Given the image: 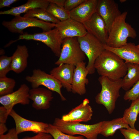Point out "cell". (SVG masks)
<instances>
[{
	"mask_svg": "<svg viewBox=\"0 0 139 139\" xmlns=\"http://www.w3.org/2000/svg\"><path fill=\"white\" fill-rule=\"evenodd\" d=\"M102 121L91 125L80 123L66 122L62 119L56 118L53 125L64 133L70 135H79L87 139H97L101 129Z\"/></svg>",
	"mask_w": 139,
	"mask_h": 139,
	"instance_id": "obj_4",
	"label": "cell"
},
{
	"mask_svg": "<svg viewBox=\"0 0 139 139\" xmlns=\"http://www.w3.org/2000/svg\"><path fill=\"white\" fill-rule=\"evenodd\" d=\"M98 0H85L70 11V18L83 23L96 12Z\"/></svg>",
	"mask_w": 139,
	"mask_h": 139,
	"instance_id": "obj_20",
	"label": "cell"
},
{
	"mask_svg": "<svg viewBox=\"0 0 139 139\" xmlns=\"http://www.w3.org/2000/svg\"><path fill=\"white\" fill-rule=\"evenodd\" d=\"M96 12L105 22L108 33L115 20L121 13L118 4L113 0H98Z\"/></svg>",
	"mask_w": 139,
	"mask_h": 139,
	"instance_id": "obj_12",
	"label": "cell"
},
{
	"mask_svg": "<svg viewBox=\"0 0 139 139\" xmlns=\"http://www.w3.org/2000/svg\"><path fill=\"white\" fill-rule=\"evenodd\" d=\"M25 79L31 83L32 88L44 86L49 90L57 93L62 101L66 100L61 91L62 85L58 80L50 74H47L40 69H34L33 71L32 75L27 76Z\"/></svg>",
	"mask_w": 139,
	"mask_h": 139,
	"instance_id": "obj_9",
	"label": "cell"
},
{
	"mask_svg": "<svg viewBox=\"0 0 139 139\" xmlns=\"http://www.w3.org/2000/svg\"><path fill=\"white\" fill-rule=\"evenodd\" d=\"M29 54L28 49L24 45H18L12 56L11 71L20 73L27 68Z\"/></svg>",
	"mask_w": 139,
	"mask_h": 139,
	"instance_id": "obj_21",
	"label": "cell"
},
{
	"mask_svg": "<svg viewBox=\"0 0 139 139\" xmlns=\"http://www.w3.org/2000/svg\"><path fill=\"white\" fill-rule=\"evenodd\" d=\"M139 97V81L132 88L126 91L123 99L125 101L132 100Z\"/></svg>",
	"mask_w": 139,
	"mask_h": 139,
	"instance_id": "obj_31",
	"label": "cell"
},
{
	"mask_svg": "<svg viewBox=\"0 0 139 139\" xmlns=\"http://www.w3.org/2000/svg\"><path fill=\"white\" fill-rule=\"evenodd\" d=\"M24 17L37 18L40 20L56 24L60 21L48 12L46 10L41 8H36L29 11L24 15Z\"/></svg>",
	"mask_w": 139,
	"mask_h": 139,
	"instance_id": "obj_26",
	"label": "cell"
},
{
	"mask_svg": "<svg viewBox=\"0 0 139 139\" xmlns=\"http://www.w3.org/2000/svg\"><path fill=\"white\" fill-rule=\"evenodd\" d=\"M2 24L10 32L20 35L24 33V29L29 27H38L41 28L43 32H47L55 28V24L38 20L36 18L22 17L20 15L15 16L10 21H4Z\"/></svg>",
	"mask_w": 139,
	"mask_h": 139,
	"instance_id": "obj_7",
	"label": "cell"
},
{
	"mask_svg": "<svg viewBox=\"0 0 139 139\" xmlns=\"http://www.w3.org/2000/svg\"><path fill=\"white\" fill-rule=\"evenodd\" d=\"M85 65L84 62L77 64L75 66L73 77L72 92L81 95L86 93L85 85L89 83L86 78L89 73Z\"/></svg>",
	"mask_w": 139,
	"mask_h": 139,
	"instance_id": "obj_17",
	"label": "cell"
},
{
	"mask_svg": "<svg viewBox=\"0 0 139 139\" xmlns=\"http://www.w3.org/2000/svg\"><path fill=\"white\" fill-rule=\"evenodd\" d=\"M7 130L5 124L0 123V135L4 134Z\"/></svg>",
	"mask_w": 139,
	"mask_h": 139,
	"instance_id": "obj_39",
	"label": "cell"
},
{
	"mask_svg": "<svg viewBox=\"0 0 139 139\" xmlns=\"http://www.w3.org/2000/svg\"><path fill=\"white\" fill-rule=\"evenodd\" d=\"M126 1V0H120L119 1V2L121 3H123L125 2Z\"/></svg>",
	"mask_w": 139,
	"mask_h": 139,
	"instance_id": "obj_40",
	"label": "cell"
},
{
	"mask_svg": "<svg viewBox=\"0 0 139 139\" xmlns=\"http://www.w3.org/2000/svg\"><path fill=\"white\" fill-rule=\"evenodd\" d=\"M77 38L81 50L88 59L86 68L89 74H93L95 72V60L105 49L104 45L88 33L84 36Z\"/></svg>",
	"mask_w": 139,
	"mask_h": 139,
	"instance_id": "obj_6",
	"label": "cell"
},
{
	"mask_svg": "<svg viewBox=\"0 0 139 139\" xmlns=\"http://www.w3.org/2000/svg\"><path fill=\"white\" fill-rule=\"evenodd\" d=\"M127 11L121 13L115 20L108 33L106 45L114 48H118L127 44L128 38H135L137 36L135 29L126 22Z\"/></svg>",
	"mask_w": 139,
	"mask_h": 139,
	"instance_id": "obj_2",
	"label": "cell"
},
{
	"mask_svg": "<svg viewBox=\"0 0 139 139\" xmlns=\"http://www.w3.org/2000/svg\"><path fill=\"white\" fill-rule=\"evenodd\" d=\"M89 103V99H85L80 105L63 115L62 119L65 121L73 123L88 121L91 119L93 114Z\"/></svg>",
	"mask_w": 139,
	"mask_h": 139,
	"instance_id": "obj_15",
	"label": "cell"
},
{
	"mask_svg": "<svg viewBox=\"0 0 139 139\" xmlns=\"http://www.w3.org/2000/svg\"><path fill=\"white\" fill-rule=\"evenodd\" d=\"M85 0H66L64 7L67 10L70 11L75 8Z\"/></svg>",
	"mask_w": 139,
	"mask_h": 139,
	"instance_id": "obj_33",
	"label": "cell"
},
{
	"mask_svg": "<svg viewBox=\"0 0 139 139\" xmlns=\"http://www.w3.org/2000/svg\"><path fill=\"white\" fill-rule=\"evenodd\" d=\"M55 64H67L75 66L84 62L85 55L80 47L77 37L66 38L63 40L60 54Z\"/></svg>",
	"mask_w": 139,
	"mask_h": 139,
	"instance_id": "obj_5",
	"label": "cell"
},
{
	"mask_svg": "<svg viewBox=\"0 0 139 139\" xmlns=\"http://www.w3.org/2000/svg\"><path fill=\"white\" fill-rule=\"evenodd\" d=\"M9 115L14 121L15 129L18 135L23 132L28 131L37 134L41 132L48 133L46 129L48 124L27 119L19 115L13 109L10 112Z\"/></svg>",
	"mask_w": 139,
	"mask_h": 139,
	"instance_id": "obj_13",
	"label": "cell"
},
{
	"mask_svg": "<svg viewBox=\"0 0 139 139\" xmlns=\"http://www.w3.org/2000/svg\"><path fill=\"white\" fill-rule=\"evenodd\" d=\"M139 114V97L132 100L129 107L125 109L123 117L130 127L135 128V124Z\"/></svg>",
	"mask_w": 139,
	"mask_h": 139,
	"instance_id": "obj_25",
	"label": "cell"
},
{
	"mask_svg": "<svg viewBox=\"0 0 139 139\" xmlns=\"http://www.w3.org/2000/svg\"><path fill=\"white\" fill-rule=\"evenodd\" d=\"M121 133L125 139H139V131L130 127L127 128H121L120 129Z\"/></svg>",
	"mask_w": 139,
	"mask_h": 139,
	"instance_id": "obj_32",
	"label": "cell"
},
{
	"mask_svg": "<svg viewBox=\"0 0 139 139\" xmlns=\"http://www.w3.org/2000/svg\"><path fill=\"white\" fill-rule=\"evenodd\" d=\"M88 32L92 35L104 45H106L108 32L104 20L97 12L82 23Z\"/></svg>",
	"mask_w": 139,
	"mask_h": 139,
	"instance_id": "obj_11",
	"label": "cell"
},
{
	"mask_svg": "<svg viewBox=\"0 0 139 139\" xmlns=\"http://www.w3.org/2000/svg\"><path fill=\"white\" fill-rule=\"evenodd\" d=\"M21 139H54L52 136L47 133L41 132L32 136H26Z\"/></svg>",
	"mask_w": 139,
	"mask_h": 139,
	"instance_id": "obj_35",
	"label": "cell"
},
{
	"mask_svg": "<svg viewBox=\"0 0 139 139\" xmlns=\"http://www.w3.org/2000/svg\"><path fill=\"white\" fill-rule=\"evenodd\" d=\"M21 39L41 42L49 47L56 56L59 57L60 56L63 39L56 28L47 32L20 35L17 40Z\"/></svg>",
	"mask_w": 139,
	"mask_h": 139,
	"instance_id": "obj_8",
	"label": "cell"
},
{
	"mask_svg": "<svg viewBox=\"0 0 139 139\" xmlns=\"http://www.w3.org/2000/svg\"><path fill=\"white\" fill-rule=\"evenodd\" d=\"M105 49L116 54L126 63L139 64V48L137 45L131 42L118 48L112 47L104 45Z\"/></svg>",
	"mask_w": 139,
	"mask_h": 139,
	"instance_id": "obj_18",
	"label": "cell"
},
{
	"mask_svg": "<svg viewBox=\"0 0 139 139\" xmlns=\"http://www.w3.org/2000/svg\"><path fill=\"white\" fill-rule=\"evenodd\" d=\"M46 11L60 21L70 18V11L53 3H50Z\"/></svg>",
	"mask_w": 139,
	"mask_h": 139,
	"instance_id": "obj_27",
	"label": "cell"
},
{
	"mask_svg": "<svg viewBox=\"0 0 139 139\" xmlns=\"http://www.w3.org/2000/svg\"><path fill=\"white\" fill-rule=\"evenodd\" d=\"M29 99L33 101L32 107L37 110H46L50 107L53 99V93L48 89L42 88L30 89Z\"/></svg>",
	"mask_w": 139,
	"mask_h": 139,
	"instance_id": "obj_16",
	"label": "cell"
},
{
	"mask_svg": "<svg viewBox=\"0 0 139 139\" xmlns=\"http://www.w3.org/2000/svg\"><path fill=\"white\" fill-rule=\"evenodd\" d=\"M0 139H19L15 128L9 129L7 133L0 135Z\"/></svg>",
	"mask_w": 139,
	"mask_h": 139,
	"instance_id": "obj_34",
	"label": "cell"
},
{
	"mask_svg": "<svg viewBox=\"0 0 139 139\" xmlns=\"http://www.w3.org/2000/svg\"><path fill=\"white\" fill-rule=\"evenodd\" d=\"M129 127L123 117L111 120L102 121L100 134L108 137L113 135L118 129L127 128Z\"/></svg>",
	"mask_w": 139,
	"mask_h": 139,
	"instance_id": "obj_23",
	"label": "cell"
},
{
	"mask_svg": "<svg viewBox=\"0 0 139 139\" xmlns=\"http://www.w3.org/2000/svg\"><path fill=\"white\" fill-rule=\"evenodd\" d=\"M30 90L28 86L24 83L16 91L8 95L0 96V103L6 108L9 115L16 104L26 105L29 104Z\"/></svg>",
	"mask_w": 139,
	"mask_h": 139,
	"instance_id": "obj_10",
	"label": "cell"
},
{
	"mask_svg": "<svg viewBox=\"0 0 139 139\" xmlns=\"http://www.w3.org/2000/svg\"><path fill=\"white\" fill-rule=\"evenodd\" d=\"M98 80L101 89L95 98V102L104 106L109 114H111L115 109L116 101L120 96L119 91L122 87V78L112 81L107 77L100 76Z\"/></svg>",
	"mask_w": 139,
	"mask_h": 139,
	"instance_id": "obj_3",
	"label": "cell"
},
{
	"mask_svg": "<svg viewBox=\"0 0 139 139\" xmlns=\"http://www.w3.org/2000/svg\"><path fill=\"white\" fill-rule=\"evenodd\" d=\"M94 66L99 75L112 81L123 78L127 71L126 63L123 60L106 49L96 59Z\"/></svg>",
	"mask_w": 139,
	"mask_h": 139,
	"instance_id": "obj_1",
	"label": "cell"
},
{
	"mask_svg": "<svg viewBox=\"0 0 139 139\" xmlns=\"http://www.w3.org/2000/svg\"><path fill=\"white\" fill-rule=\"evenodd\" d=\"M48 0H29L25 4L20 6L12 7L8 10L0 12L1 15H10L15 16L26 13L29 11L36 8L46 10L50 3Z\"/></svg>",
	"mask_w": 139,
	"mask_h": 139,
	"instance_id": "obj_22",
	"label": "cell"
},
{
	"mask_svg": "<svg viewBox=\"0 0 139 139\" xmlns=\"http://www.w3.org/2000/svg\"><path fill=\"white\" fill-rule=\"evenodd\" d=\"M18 1L17 0H0V8L9 7L11 5Z\"/></svg>",
	"mask_w": 139,
	"mask_h": 139,
	"instance_id": "obj_37",
	"label": "cell"
},
{
	"mask_svg": "<svg viewBox=\"0 0 139 139\" xmlns=\"http://www.w3.org/2000/svg\"><path fill=\"white\" fill-rule=\"evenodd\" d=\"M9 115L6 108L3 106L0 107V123L5 124Z\"/></svg>",
	"mask_w": 139,
	"mask_h": 139,
	"instance_id": "obj_36",
	"label": "cell"
},
{
	"mask_svg": "<svg viewBox=\"0 0 139 139\" xmlns=\"http://www.w3.org/2000/svg\"><path fill=\"white\" fill-rule=\"evenodd\" d=\"M63 40L66 38L82 37L88 32L83 24L70 18L55 24Z\"/></svg>",
	"mask_w": 139,
	"mask_h": 139,
	"instance_id": "obj_14",
	"label": "cell"
},
{
	"mask_svg": "<svg viewBox=\"0 0 139 139\" xmlns=\"http://www.w3.org/2000/svg\"><path fill=\"white\" fill-rule=\"evenodd\" d=\"M138 46V47L139 48V43L138 44V45H137Z\"/></svg>",
	"mask_w": 139,
	"mask_h": 139,
	"instance_id": "obj_41",
	"label": "cell"
},
{
	"mask_svg": "<svg viewBox=\"0 0 139 139\" xmlns=\"http://www.w3.org/2000/svg\"><path fill=\"white\" fill-rule=\"evenodd\" d=\"M47 133L50 134L54 139H84L83 136H75L65 134L57 128L53 124H49L46 129Z\"/></svg>",
	"mask_w": 139,
	"mask_h": 139,
	"instance_id": "obj_28",
	"label": "cell"
},
{
	"mask_svg": "<svg viewBox=\"0 0 139 139\" xmlns=\"http://www.w3.org/2000/svg\"><path fill=\"white\" fill-rule=\"evenodd\" d=\"M12 57L5 55L0 57V78L5 77L7 73L11 71Z\"/></svg>",
	"mask_w": 139,
	"mask_h": 139,
	"instance_id": "obj_30",
	"label": "cell"
},
{
	"mask_svg": "<svg viewBox=\"0 0 139 139\" xmlns=\"http://www.w3.org/2000/svg\"><path fill=\"white\" fill-rule=\"evenodd\" d=\"M127 73L122 78V88L127 91L139 81V64L126 63Z\"/></svg>",
	"mask_w": 139,
	"mask_h": 139,
	"instance_id": "obj_24",
	"label": "cell"
},
{
	"mask_svg": "<svg viewBox=\"0 0 139 139\" xmlns=\"http://www.w3.org/2000/svg\"><path fill=\"white\" fill-rule=\"evenodd\" d=\"M15 84V81L12 78L7 77L0 78V96L13 92Z\"/></svg>",
	"mask_w": 139,
	"mask_h": 139,
	"instance_id": "obj_29",
	"label": "cell"
},
{
	"mask_svg": "<svg viewBox=\"0 0 139 139\" xmlns=\"http://www.w3.org/2000/svg\"><path fill=\"white\" fill-rule=\"evenodd\" d=\"M50 2L55 4L58 6L64 7V4L66 0H48Z\"/></svg>",
	"mask_w": 139,
	"mask_h": 139,
	"instance_id": "obj_38",
	"label": "cell"
},
{
	"mask_svg": "<svg viewBox=\"0 0 139 139\" xmlns=\"http://www.w3.org/2000/svg\"><path fill=\"white\" fill-rule=\"evenodd\" d=\"M75 66L67 64H62L53 68L50 74L58 80L64 88L72 92V83Z\"/></svg>",
	"mask_w": 139,
	"mask_h": 139,
	"instance_id": "obj_19",
	"label": "cell"
}]
</instances>
